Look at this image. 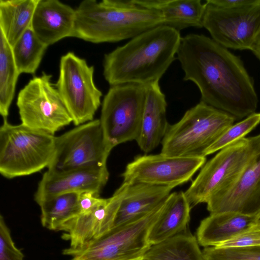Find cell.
I'll return each instance as SVG.
<instances>
[{
    "instance_id": "6da1fadb",
    "label": "cell",
    "mask_w": 260,
    "mask_h": 260,
    "mask_svg": "<svg viewBox=\"0 0 260 260\" xmlns=\"http://www.w3.org/2000/svg\"><path fill=\"white\" fill-rule=\"evenodd\" d=\"M183 80L198 87L201 101L236 119L255 112L258 97L252 78L238 56L203 34L181 37L177 52Z\"/></svg>"
},
{
    "instance_id": "7a4b0ae2",
    "label": "cell",
    "mask_w": 260,
    "mask_h": 260,
    "mask_svg": "<svg viewBox=\"0 0 260 260\" xmlns=\"http://www.w3.org/2000/svg\"><path fill=\"white\" fill-rule=\"evenodd\" d=\"M180 32L161 25L105 54L103 75L111 86L159 81L176 59Z\"/></svg>"
},
{
    "instance_id": "3957f363",
    "label": "cell",
    "mask_w": 260,
    "mask_h": 260,
    "mask_svg": "<svg viewBox=\"0 0 260 260\" xmlns=\"http://www.w3.org/2000/svg\"><path fill=\"white\" fill-rule=\"evenodd\" d=\"M164 23L159 12L134 0H84L76 9L73 37L96 44L118 42Z\"/></svg>"
},
{
    "instance_id": "277c9868",
    "label": "cell",
    "mask_w": 260,
    "mask_h": 260,
    "mask_svg": "<svg viewBox=\"0 0 260 260\" xmlns=\"http://www.w3.org/2000/svg\"><path fill=\"white\" fill-rule=\"evenodd\" d=\"M235 120L229 113L200 101L179 121L169 124L160 153L172 156H204Z\"/></svg>"
},
{
    "instance_id": "5b68a950",
    "label": "cell",
    "mask_w": 260,
    "mask_h": 260,
    "mask_svg": "<svg viewBox=\"0 0 260 260\" xmlns=\"http://www.w3.org/2000/svg\"><path fill=\"white\" fill-rule=\"evenodd\" d=\"M56 137L3 118L0 127V173L5 178L29 175L48 168Z\"/></svg>"
},
{
    "instance_id": "8992f818",
    "label": "cell",
    "mask_w": 260,
    "mask_h": 260,
    "mask_svg": "<svg viewBox=\"0 0 260 260\" xmlns=\"http://www.w3.org/2000/svg\"><path fill=\"white\" fill-rule=\"evenodd\" d=\"M150 213L114 228L82 248L63 254L71 260H144L152 245L150 231L162 213L166 201Z\"/></svg>"
},
{
    "instance_id": "52a82bcc",
    "label": "cell",
    "mask_w": 260,
    "mask_h": 260,
    "mask_svg": "<svg viewBox=\"0 0 260 260\" xmlns=\"http://www.w3.org/2000/svg\"><path fill=\"white\" fill-rule=\"evenodd\" d=\"M146 85L111 86L102 103L100 122L108 145L113 149L138 139L146 99Z\"/></svg>"
},
{
    "instance_id": "ba28073f",
    "label": "cell",
    "mask_w": 260,
    "mask_h": 260,
    "mask_svg": "<svg viewBox=\"0 0 260 260\" xmlns=\"http://www.w3.org/2000/svg\"><path fill=\"white\" fill-rule=\"evenodd\" d=\"M253 153L249 138H243L220 150L202 167L184 192L191 207L206 203L230 189L238 181Z\"/></svg>"
},
{
    "instance_id": "9c48e42d",
    "label": "cell",
    "mask_w": 260,
    "mask_h": 260,
    "mask_svg": "<svg viewBox=\"0 0 260 260\" xmlns=\"http://www.w3.org/2000/svg\"><path fill=\"white\" fill-rule=\"evenodd\" d=\"M51 78L43 72L30 79L19 91L16 104L21 124L54 135L73 120Z\"/></svg>"
},
{
    "instance_id": "30bf717a",
    "label": "cell",
    "mask_w": 260,
    "mask_h": 260,
    "mask_svg": "<svg viewBox=\"0 0 260 260\" xmlns=\"http://www.w3.org/2000/svg\"><path fill=\"white\" fill-rule=\"evenodd\" d=\"M94 71L93 66L74 52L60 58L55 85L76 126L93 120L101 105L103 94L94 83Z\"/></svg>"
},
{
    "instance_id": "8fae6325",
    "label": "cell",
    "mask_w": 260,
    "mask_h": 260,
    "mask_svg": "<svg viewBox=\"0 0 260 260\" xmlns=\"http://www.w3.org/2000/svg\"><path fill=\"white\" fill-rule=\"evenodd\" d=\"M112 150L105 141L100 119H93L56 137L55 152L48 170L62 172L107 165Z\"/></svg>"
},
{
    "instance_id": "7c38bea8",
    "label": "cell",
    "mask_w": 260,
    "mask_h": 260,
    "mask_svg": "<svg viewBox=\"0 0 260 260\" xmlns=\"http://www.w3.org/2000/svg\"><path fill=\"white\" fill-rule=\"evenodd\" d=\"M203 27L227 49L252 50L260 36V0L231 8L206 1Z\"/></svg>"
},
{
    "instance_id": "4fadbf2b",
    "label": "cell",
    "mask_w": 260,
    "mask_h": 260,
    "mask_svg": "<svg viewBox=\"0 0 260 260\" xmlns=\"http://www.w3.org/2000/svg\"><path fill=\"white\" fill-rule=\"evenodd\" d=\"M206 157L172 156L162 153L137 156L121 174L123 183H145L172 189L190 180Z\"/></svg>"
},
{
    "instance_id": "5bb4252c",
    "label": "cell",
    "mask_w": 260,
    "mask_h": 260,
    "mask_svg": "<svg viewBox=\"0 0 260 260\" xmlns=\"http://www.w3.org/2000/svg\"><path fill=\"white\" fill-rule=\"evenodd\" d=\"M251 158L236 183L223 193L210 199V214L232 211L247 215L260 213V134L249 137Z\"/></svg>"
},
{
    "instance_id": "9a60e30c",
    "label": "cell",
    "mask_w": 260,
    "mask_h": 260,
    "mask_svg": "<svg viewBox=\"0 0 260 260\" xmlns=\"http://www.w3.org/2000/svg\"><path fill=\"white\" fill-rule=\"evenodd\" d=\"M124 189L120 186L112 197L101 198L92 208L79 213L63 226L62 231L70 241L69 250L79 249L111 229Z\"/></svg>"
},
{
    "instance_id": "2e32d148",
    "label": "cell",
    "mask_w": 260,
    "mask_h": 260,
    "mask_svg": "<svg viewBox=\"0 0 260 260\" xmlns=\"http://www.w3.org/2000/svg\"><path fill=\"white\" fill-rule=\"evenodd\" d=\"M109 177L107 165L81 168L62 172L47 170L39 183L35 200L67 192L89 191L99 197Z\"/></svg>"
},
{
    "instance_id": "e0dca14e",
    "label": "cell",
    "mask_w": 260,
    "mask_h": 260,
    "mask_svg": "<svg viewBox=\"0 0 260 260\" xmlns=\"http://www.w3.org/2000/svg\"><path fill=\"white\" fill-rule=\"evenodd\" d=\"M76 9L58 0H39L31 28L48 46L73 37Z\"/></svg>"
},
{
    "instance_id": "ac0fdd59",
    "label": "cell",
    "mask_w": 260,
    "mask_h": 260,
    "mask_svg": "<svg viewBox=\"0 0 260 260\" xmlns=\"http://www.w3.org/2000/svg\"><path fill=\"white\" fill-rule=\"evenodd\" d=\"M146 92L141 127L136 141L145 153L150 152L160 143L169 124L166 117L167 103L159 81L146 85Z\"/></svg>"
},
{
    "instance_id": "d6986e66",
    "label": "cell",
    "mask_w": 260,
    "mask_h": 260,
    "mask_svg": "<svg viewBox=\"0 0 260 260\" xmlns=\"http://www.w3.org/2000/svg\"><path fill=\"white\" fill-rule=\"evenodd\" d=\"M122 184L125 190L111 229L152 211L166 201L172 190L167 186L145 183Z\"/></svg>"
},
{
    "instance_id": "ffe728a7",
    "label": "cell",
    "mask_w": 260,
    "mask_h": 260,
    "mask_svg": "<svg viewBox=\"0 0 260 260\" xmlns=\"http://www.w3.org/2000/svg\"><path fill=\"white\" fill-rule=\"evenodd\" d=\"M257 222V215L226 211L203 219L197 230V239L202 246H216L232 238Z\"/></svg>"
},
{
    "instance_id": "44dd1931",
    "label": "cell",
    "mask_w": 260,
    "mask_h": 260,
    "mask_svg": "<svg viewBox=\"0 0 260 260\" xmlns=\"http://www.w3.org/2000/svg\"><path fill=\"white\" fill-rule=\"evenodd\" d=\"M139 6L159 12L164 25L178 31L190 27H203L206 3L201 0H134Z\"/></svg>"
},
{
    "instance_id": "7402d4cb",
    "label": "cell",
    "mask_w": 260,
    "mask_h": 260,
    "mask_svg": "<svg viewBox=\"0 0 260 260\" xmlns=\"http://www.w3.org/2000/svg\"><path fill=\"white\" fill-rule=\"evenodd\" d=\"M191 208L184 192L171 193L165 208L150 231V244H158L186 231Z\"/></svg>"
},
{
    "instance_id": "603a6c76",
    "label": "cell",
    "mask_w": 260,
    "mask_h": 260,
    "mask_svg": "<svg viewBox=\"0 0 260 260\" xmlns=\"http://www.w3.org/2000/svg\"><path fill=\"white\" fill-rule=\"evenodd\" d=\"M39 0H1L0 32L12 47L31 27Z\"/></svg>"
},
{
    "instance_id": "cb8c5ba5",
    "label": "cell",
    "mask_w": 260,
    "mask_h": 260,
    "mask_svg": "<svg viewBox=\"0 0 260 260\" xmlns=\"http://www.w3.org/2000/svg\"><path fill=\"white\" fill-rule=\"evenodd\" d=\"M144 260H205L197 237L186 231L152 245Z\"/></svg>"
},
{
    "instance_id": "d4e9b609",
    "label": "cell",
    "mask_w": 260,
    "mask_h": 260,
    "mask_svg": "<svg viewBox=\"0 0 260 260\" xmlns=\"http://www.w3.org/2000/svg\"><path fill=\"white\" fill-rule=\"evenodd\" d=\"M80 193H61L38 202L42 225L50 230L62 231L64 225L79 212Z\"/></svg>"
},
{
    "instance_id": "484cf974",
    "label": "cell",
    "mask_w": 260,
    "mask_h": 260,
    "mask_svg": "<svg viewBox=\"0 0 260 260\" xmlns=\"http://www.w3.org/2000/svg\"><path fill=\"white\" fill-rule=\"evenodd\" d=\"M48 46L30 27L12 47L15 63L20 74H34L38 70Z\"/></svg>"
},
{
    "instance_id": "4316f807",
    "label": "cell",
    "mask_w": 260,
    "mask_h": 260,
    "mask_svg": "<svg viewBox=\"0 0 260 260\" xmlns=\"http://www.w3.org/2000/svg\"><path fill=\"white\" fill-rule=\"evenodd\" d=\"M19 75L12 47L0 32V113L3 118L9 115Z\"/></svg>"
},
{
    "instance_id": "83f0119b",
    "label": "cell",
    "mask_w": 260,
    "mask_h": 260,
    "mask_svg": "<svg viewBox=\"0 0 260 260\" xmlns=\"http://www.w3.org/2000/svg\"><path fill=\"white\" fill-rule=\"evenodd\" d=\"M260 123V112L254 113L240 122L230 126L204 153V156L220 151L245 138Z\"/></svg>"
},
{
    "instance_id": "f1b7e54d",
    "label": "cell",
    "mask_w": 260,
    "mask_h": 260,
    "mask_svg": "<svg viewBox=\"0 0 260 260\" xmlns=\"http://www.w3.org/2000/svg\"><path fill=\"white\" fill-rule=\"evenodd\" d=\"M202 252L205 260H260V246L231 248L207 247Z\"/></svg>"
},
{
    "instance_id": "f546056e",
    "label": "cell",
    "mask_w": 260,
    "mask_h": 260,
    "mask_svg": "<svg viewBox=\"0 0 260 260\" xmlns=\"http://www.w3.org/2000/svg\"><path fill=\"white\" fill-rule=\"evenodd\" d=\"M260 246V223L256 222L230 240L214 247L220 248Z\"/></svg>"
},
{
    "instance_id": "4dcf8cb0",
    "label": "cell",
    "mask_w": 260,
    "mask_h": 260,
    "mask_svg": "<svg viewBox=\"0 0 260 260\" xmlns=\"http://www.w3.org/2000/svg\"><path fill=\"white\" fill-rule=\"evenodd\" d=\"M0 260H24V255L15 246L2 215L0 216Z\"/></svg>"
},
{
    "instance_id": "1f68e13d",
    "label": "cell",
    "mask_w": 260,
    "mask_h": 260,
    "mask_svg": "<svg viewBox=\"0 0 260 260\" xmlns=\"http://www.w3.org/2000/svg\"><path fill=\"white\" fill-rule=\"evenodd\" d=\"M253 0H208L212 4L223 8H231L251 3Z\"/></svg>"
},
{
    "instance_id": "d6a6232c",
    "label": "cell",
    "mask_w": 260,
    "mask_h": 260,
    "mask_svg": "<svg viewBox=\"0 0 260 260\" xmlns=\"http://www.w3.org/2000/svg\"><path fill=\"white\" fill-rule=\"evenodd\" d=\"M251 51L257 58L260 61V36Z\"/></svg>"
},
{
    "instance_id": "836d02e7",
    "label": "cell",
    "mask_w": 260,
    "mask_h": 260,
    "mask_svg": "<svg viewBox=\"0 0 260 260\" xmlns=\"http://www.w3.org/2000/svg\"><path fill=\"white\" fill-rule=\"evenodd\" d=\"M257 222L260 223V213L257 215Z\"/></svg>"
}]
</instances>
